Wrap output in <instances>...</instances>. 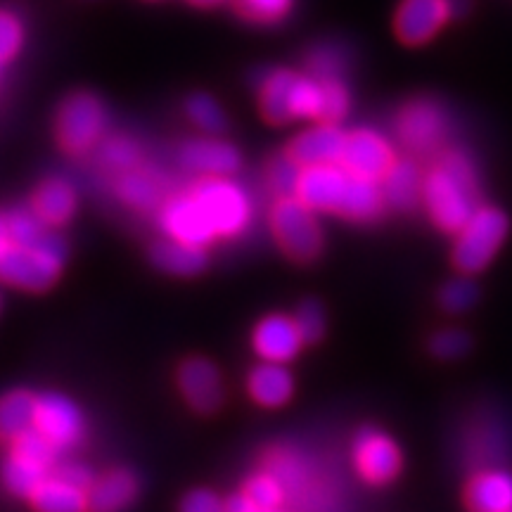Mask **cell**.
<instances>
[{
	"label": "cell",
	"mask_w": 512,
	"mask_h": 512,
	"mask_svg": "<svg viewBox=\"0 0 512 512\" xmlns=\"http://www.w3.org/2000/svg\"><path fill=\"white\" fill-rule=\"evenodd\" d=\"M422 204L446 233H458L479 209V183L470 157L460 150L444 152L422 185Z\"/></svg>",
	"instance_id": "6da1fadb"
},
{
	"label": "cell",
	"mask_w": 512,
	"mask_h": 512,
	"mask_svg": "<svg viewBox=\"0 0 512 512\" xmlns=\"http://www.w3.org/2000/svg\"><path fill=\"white\" fill-rule=\"evenodd\" d=\"M67 245L60 235L48 230L34 245L8 242L0 249V280L19 290L43 292L60 278Z\"/></svg>",
	"instance_id": "7a4b0ae2"
},
{
	"label": "cell",
	"mask_w": 512,
	"mask_h": 512,
	"mask_svg": "<svg viewBox=\"0 0 512 512\" xmlns=\"http://www.w3.org/2000/svg\"><path fill=\"white\" fill-rule=\"evenodd\" d=\"M259 107L266 121L280 126L294 119H318L323 110V88L309 74L273 69L261 79Z\"/></svg>",
	"instance_id": "3957f363"
},
{
	"label": "cell",
	"mask_w": 512,
	"mask_h": 512,
	"mask_svg": "<svg viewBox=\"0 0 512 512\" xmlns=\"http://www.w3.org/2000/svg\"><path fill=\"white\" fill-rule=\"evenodd\" d=\"M192 197L200 202L219 238H238L252 223V200L228 176H204L192 183Z\"/></svg>",
	"instance_id": "277c9868"
},
{
	"label": "cell",
	"mask_w": 512,
	"mask_h": 512,
	"mask_svg": "<svg viewBox=\"0 0 512 512\" xmlns=\"http://www.w3.org/2000/svg\"><path fill=\"white\" fill-rule=\"evenodd\" d=\"M508 216L496 207H479L470 221L458 230L453 247V264L463 275L484 271L494 261L498 249L508 238Z\"/></svg>",
	"instance_id": "5b68a950"
},
{
	"label": "cell",
	"mask_w": 512,
	"mask_h": 512,
	"mask_svg": "<svg viewBox=\"0 0 512 512\" xmlns=\"http://www.w3.org/2000/svg\"><path fill=\"white\" fill-rule=\"evenodd\" d=\"M110 114L102 100L93 93H72L62 100L55 117V133L62 150L69 155H83L105 138Z\"/></svg>",
	"instance_id": "8992f818"
},
{
	"label": "cell",
	"mask_w": 512,
	"mask_h": 512,
	"mask_svg": "<svg viewBox=\"0 0 512 512\" xmlns=\"http://www.w3.org/2000/svg\"><path fill=\"white\" fill-rule=\"evenodd\" d=\"M271 230L280 249L299 264H309L323 249V230L316 211L297 195L278 197L271 209Z\"/></svg>",
	"instance_id": "52a82bcc"
},
{
	"label": "cell",
	"mask_w": 512,
	"mask_h": 512,
	"mask_svg": "<svg viewBox=\"0 0 512 512\" xmlns=\"http://www.w3.org/2000/svg\"><path fill=\"white\" fill-rule=\"evenodd\" d=\"M448 119L434 100H413L396 117V133L411 152H432L444 143Z\"/></svg>",
	"instance_id": "ba28073f"
},
{
	"label": "cell",
	"mask_w": 512,
	"mask_h": 512,
	"mask_svg": "<svg viewBox=\"0 0 512 512\" xmlns=\"http://www.w3.org/2000/svg\"><path fill=\"white\" fill-rule=\"evenodd\" d=\"M159 223L166 238L188 242V245L209 247L219 235H216L214 226H211L209 216L204 214L200 202L192 197V192H178L171 195L169 200L159 209Z\"/></svg>",
	"instance_id": "9c48e42d"
},
{
	"label": "cell",
	"mask_w": 512,
	"mask_h": 512,
	"mask_svg": "<svg viewBox=\"0 0 512 512\" xmlns=\"http://www.w3.org/2000/svg\"><path fill=\"white\" fill-rule=\"evenodd\" d=\"M351 185V174L342 164H323L302 169L294 195L313 211L339 214Z\"/></svg>",
	"instance_id": "30bf717a"
},
{
	"label": "cell",
	"mask_w": 512,
	"mask_h": 512,
	"mask_svg": "<svg viewBox=\"0 0 512 512\" xmlns=\"http://www.w3.org/2000/svg\"><path fill=\"white\" fill-rule=\"evenodd\" d=\"M354 465L368 484H389L401 470V451L387 434L366 427L354 441Z\"/></svg>",
	"instance_id": "8fae6325"
},
{
	"label": "cell",
	"mask_w": 512,
	"mask_h": 512,
	"mask_svg": "<svg viewBox=\"0 0 512 512\" xmlns=\"http://www.w3.org/2000/svg\"><path fill=\"white\" fill-rule=\"evenodd\" d=\"M394 162L392 145L380 133L370 131V128H358V131L347 133L342 166L349 174L370 178V181H382Z\"/></svg>",
	"instance_id": "7c38bea8"
},
{
	"label": "cell",
	"mask_w": 512,
	"mask_h": 512,
	"mask_svg": "<svg viewBox=\"0 0 512 512\" xmlns=\"http://www.w3.org/2000/svg\"><path fill=\"white\" fill-rule=\"evenodd\" d=\"M34 427L48 441L64 451L72 448L83 439V415L67 396L60 394H43L36 403V422Z\"/></svg>",
	"instance_id": "4fadbf2b"
},
{
	"label": "cell",
	"mask_w": 512,
	"mask_h": 512,
	"mask_svg": "<svg viewBox=\"0 0 512 512\" xmlns=\"http://www.w3.org/2000/svg\"><path fill=\"white\" fill-rule=\"evenodd\" d=\"M451 17L448 0H401L394 31L406 46H422L437 36Z\"/></svg>",
	"instance_id": "5bb4252c"
},
{
	"label": "cell",
	"mask_w": 512,
	"mask_h": 512,
	"mask_svg": "<svg viewBox=\"0 0 512 512\" xmlns=\"http://www.w3.org/2000/svg\"><path fill=\"white\" fill-rule=\"evenodd\" d=\"M178 387L185 401L195 408L197 413L211 415L223 406L226 389H223V377L219 368L207 358H188L178 368Z\"/></svg>",
	"instance_id": "9a60e30c"
},
{
	"label": "cell",
	"mask_w": 512,
	"mask_h": 512,
	"mask_svg": "<svg viewBox=\"0 0 512 512\" xmlns=\"http://www.w3.org/2000/svg\"><path fill=\"white\" fill-rule=\"evenodd\" d=\"M252 344L256 356H259L261 361L287 363L299 354L304 337L297 328V320L273 313V316H266L259 325H256Z\"/></svg>",
	"instance_id": "2e32d148"
},
{
	"label": "cell",
	"mask_w": 512,
	"mask_h": 512,
	"mask_svg": "<svg viewBox=\"0 0 512 512\" xmlns=\"http://www.w3.org/2000/svg\"><path fill=\"white\" fill-rule=\"evenodd\" d=\"M178 159L188 171L202 176H230L240 169L238 147L216 138H195L181 145Z\"/></svg>",
	"instance_id": "e0dca14e"
},
{
	"label": "cell",
	"mask_w": 512,
	"mask_h": 512,
	"mask_svg": "<svg viewBox=\"0 0 512 512\" xmlns=\"http://www.w3.org/2000/svg\"><path fill=\"white\" fill-rule=\"evenodd\" d=\"M344 145H347V133L339 131L337 124H320L302 133L299 138H294L287 155L302 169L323 164H342Z\"/></svg>",
	"instance_id": "ac0fdd59"
},
{
	"label": "cell",
	"mask_w": 512,
	"mask_h": 512,
	"mask_svg": "<svg viewBox=\"0 0 512 512\" xmlns=\"http://www.w3.org/2000/svg\"><path fill=\"white\" fill-rule=\"evenodd\" d=\"M465 503L472 512L512 510V475L503 470H479L465 489Z\"/></svg>",
	"instance_id": "d6986e66"
},
{
	"label": "cell",
	"mask_w": 512,
	"mask_h": 512,
	"mask_svg": "<svg viewBox=\"0 0 512 512\" xmlns=\"http://www.w3.org/2000/svg\"><path fill=\"white\" fill-rule=\"evenodd\" d=\"M138 496V479L128 470H112L88 491V512H124Z\"/></svg>",
	"instance_id": "ffe728a7"
},
{
	"label": "cell",
	"mask_w": 512,
	"mask_h": 512,
	"mask_svg": "<svg viewBox=\"0 0 512 512\" xmlns=\"http://www.w3.org/2000/svg\"><path fill=\"white\" fill-rule=\"evenodd\" d=\"M152 264H155L159 271L178 275V278H192V275H200L209 264L207 247L200 245H188V242L178 240H164L157 242L152 247Z\"/></svg>",
	"instance_id": "44dd1931"
},
{
	"label": "cell",
	"mask_w": 512,
	"mask_h": 512,
	"mask_svg": "<svg viewBox=\"0 0 512 512\" xmlns=\"http://www.w3.org/2000/svg\"><path fill=\"white\" fill-rule=\"evenodd\" d=\"M31 209L36 211L41 219L50 228H60L74 216L76 209V192L72 183L64 178H48L46 183L38 185L31 200Z\"/></svg>",
	"instance_id": "7402d4cb"
},
{
	"label": "cell",
	"mask_w": 512,
	"mask_h": 512,
	"mask_svg": "<svg viewBox=\"0 0 512 512\" xmlns=\"http://www.w3.org/2000/svg\"><path fill=\"white\" fill-rule=\"evenodd\" d=\"M247 387L252 399L259 403V406L266 408L285 406L294 392L292 375L290 370L285 368V363L271 361H264L261 366H256L252 373H249Z\"/></svg>",
	"instance_id": "603a6c76"
},
{
	"label": "cell",
	"mask_w": 512,
	"mask_h": 512,
	"mask_svg": "<svg viewBox=\"0 0 512 512\" xmlns=\"http://www.w3.org/2000/svg\"><path fill=\"white\" fill-rule=\"evenodd\" d=\"M382 192L384 200L392 204L394 209L411 211L422 202V185H425V176L420 174L418 164L411 159H396L387 176L382 178Z\"/></svg>",
	"instance_id": "cb8c5ba5"
},
{
	"label": "cell",
	"mask_w": 512,
	"mask_h": 512,
	"mask_svg": "<svg viewBox=\"0 0 512 512\" xmlns=\"http://www.w3.org/2000/svg\"><path fill=\"white\" fill-rule=\"evenodd\" d=\"M29 501L36 512H88V491L62 482L55 475L43 479L31 491Z\"/></svg>",
	"instance_id": "d4e9b609"
},
{
	"label": "cell",
	"mask_w": 512,
	"mask_h": 512,
	"mask_svg": "<svg viewBox=\"0 0 512 512\" xmlns=\"http://www.w3.org/2000/svg\"><path fill=\"white\" fill-rule=\"evenodd\" d=\"M119 200L136 211H152L164 204V185L157 174L147 169H133L117 176Z\"/></svg>",
	"instance_id": "484cf974"
},
{
	"label": "cell",
	"mask_w": 512,
	"mask_h": 512,
	"mask_svg": "<svg viewBox=\"0 0 512 512\" xmlns=\"http://www.w3.org/2000/svg\"><path fill=\"white\" fill-rule=\"evenodd\" d=\"M384 192L380 181H370V178H361L351 174V185L347 197H344L339 216L356 223H370L380 219L384 211Z\"/></svg>",
	"instance_id": "4316f807"
},
{
	"label": "cell",
	"mask_w": 512,
	"mask_h": 512,
	"mask_svg": "<svg viewBox=\"0 0 512 512\" xmlns=\"http://www.w3.org/2000/svg\"><path fill=\"white\" fill-rule=\"evenodd\" d=\"M38 396L27 389H15L0 399V439L15 441L34 430Z\"/></svg>",
	"instance_id": "83f0119b"
},
{
	"label": "cell",
	"mask_w": 512,
	"mask_h": 512,
	"mask_svg": "<svg viewBox=\"0 0 512 512\" xmlns=\"http://www.w3.org/2000/svg\"><path fill=\"white\" fill-rule=\"evenodd\" d=\"M50 472H53L50 467L36 463V460L22 456V453L10 451L8 463L3 467V484L8 486L10 494L29 498L31 491H34L43 479L50 477Z\"/></svg>",
	"instance_id": "f1b7e54d"
},
{
	"label": "cell",
	"mask_w": 512,
	"mask_h": 512,
	"mask_svg": "<svg viewBox=\"0 0 512 512\" xmlns=\"http://www.w3.org/2000/svg\"><path fill=\"white\" fill-rule=\"evenodd\" d=\"M98 162L102 169L112 171V174H126V171L138 169L143 162V152L140 145L128 136H107L98 145Z\"/></svg>",
	"instance_id": "f546056e"
},
{
	"label": "cell",
	"mask_w": 512,
	"mask_h": 512,
	"mask_svg": "<svg viewBox=\"0 0 512 512\" xmlns=\"http://www.w3.org/2000/svg\"><path fill=\"white\" fill-rule=\"evenodd\" d=\"M470 444L472 453H475V456H470L472 463L482 467V470H489V467H494V463L505 458V451H508V432L496 420H489L477 427Z\"/></svg>",
	"instance_id": "4dcf8cb0"
},
{
	"label": "cell",
	"mask_w": 512,
	"mask_h": 512,
	"mask_svg": "<svg viewBox=\"0 0 512 512\" xmlns=\"http://www.w3.org/2000/svg\"><path fill=\"white\" fill-rule=\"evenodd\" d=\"M347 69V53L335 43H320L306 55V74L313 79H342Z\"/></svg>",
	"instance_id": "1f68e13d"
},
{
	"label": "cell",
	"mask_w": 512,
	"mask_h": 512,
	"mask_svg": "<svg viewBox=\"0 0 512 512\" xmlns=\"http://www.w3.org/2000/svg\"><path fill=\"white\" fill-rule=\"evenodd\" d=\"M294 0H233V8L245 22L278 24L290 15Z\"/></svg>",
	"instance_id": "d6a6232c"
},
{
	"label": "cell",
	"mask_w": 512,
	"mask_h": 512,
	"mask_svg": "<svg viewBox=\"0 0 512 512\" xmlns=\"http://www.w3.org/2000/svg\"><path fill=\"white\" fill-rule=\"evenodd\" d=\"M242 494H245L249 501H252L256 508H261V510H278L287 498L280 479L268 470L259 472V475H254L252 479H249Z\"/></svg>",
	"instance_id": "836d02e7"
},
{
	"label": "cell",
	"mask_w": 512,
	"mask_h": 512,
	"mask_svg": "<svg viewBox=\"0 0 512 512\" xmlns=\"http://www.w3.org/2000/svg\"><path fill=\"white\" fill-rule=\"evenodd\" d=\"M5 223H8V235L10 242H17V245H34L48 233L46 223L38 219L34 209H15L5 216Z\"/></svg>",
	"instance_id": "e575fe53"
},
{
	"label": "cell",
	"mask_w": 512,
	"mask_h": 512,
	"mask_svg": "<svg viewBox=\"0 0 512 512\" xmlns=\"http://www.w3.org/2000/svg\"><path fill=\"white\" fill-rule=\"evenodd\" d=\"M323 110H320V124H337L349 114L351 98L342 79H323Z\"/></svg>",
	"instance_id": "d590c367"
},
{
	"label": "cell",
	"mask_w": 512,
	"mask_h": 512,
	"mask_svg": "<svg viewBox=\"0 0 512 512\" xmlns=\"http://www.w3.org/2000/svg\"><path fill=\"white\" fill-rule=\"evenodd\" d=\"M188 114L197 128L207 133H221L226 128V117L221 107L209 95H192L188 100Z\"/></svg>",
	"instance_id": "8d00e7d4"
},
{
	"label": "cell",
	"mask_w": 512,
	"mask_h": 512,
	"mask_svg": "<svg viewBox=\"0 0 512 512\" xmlns=\"http://www.w3.org/2000/svg\"><path fill=\"white\" fill-rule=\"evenodd\" d=\"M299 176H302V166L294 162L290 155L273 159L271 166H268V185H271L273 192H278L280 197L294 195Z\"/></svg>",
	"instance_id": "74e56055"
},
{
	"label": "cell",
	"mask_w": 512,
	"mask_h": 512,
	"mask_svg": "<svg viewBox=\"0 0 512 512\" xmlns=\"http://www.w3.org/2000/svg\"><path fill=\"white\" fill-rule=\"evenodd\" d=\"M477 297H479L477 287L472 285L467 278L451 280V283H446L439 292L441 309L448 313H463L467 309H472L477 302Z\"/></svg>",
	"instance_id": "f35d334b"
},
{
	"label": "cell",
	"mask_w": 512,
	"mask_h": 512,
	"mask_svg": "<svg viewBox=\"0 0 512 512\" xmlns=\"http://www.w3.org/2000/svg\"><path fill=\"white\" fill-rule=\"evenodd\" d=\"M24 29L15 12L0 8V64L10 62L22 50Z\"/></svg>",
	"instance_id": "ab89813d"
},
{
	"label": "cell",
	"mask_w": 512,
	"mask_h": 512,
	"mask_svg": "<svg viewBox=\"0 0 512 512\" xmlns=\"http://www.w3.org/2000/svg\"><path fill=\"white\" fill-rule=\"evenodd\" d=\"M472 339L463 330H441L432 337L430 351L437 358H444V361H453V358L465 356L470 351Z\"/></svg>",
	"instance_id": "60d3db41"
},
{
	"label": "cell",
	"mask_w": 512,
	"mask_h": 512,
	"mask_svg": "<svg viewBox=\"0 0 512 512\" xmlns=\"http://www.w3.org/2000/svg\"><path fill=\"white\" fill-rule=\"evenodd\" d=\"M294 320H297V328L302 332L304 342H318L325 332V313L320 309L318 302H306L299 306V311L294 313Z\"/></svg>",
	"instance_id": "b9f144b4"
},
{
	"label": "cell",
	"mask_w": 512,
	"mask_h": 512,
	"mask_svg": "<svg viewBox=\"0 0 512 512\" xmlns=\"http://www.w3.org/2000/svg\"><path fill=\"white\" fill-rule=\"evenodd\" d=\"M181 512H228V503H223L214 491H192L183 498Z\"/></svg>",
	"instance_id": "7bdbcfd3"
},
{
	"label": "cell",
	"mask_w": 512,
	"mask_h": 512,
	"mask_svg": "<svg viewBox=\"0 0 512 512\" xmlns=\"http://www.w3.org/2000/svg\"><path fill=\"white\" fill-rule=\"evenodd\" d=\"M50 475H55L57 479H62V482H67L72 486H79V489H83V491H91V486L95 482L93 472L79 463L55 465V470L50 472Z\"/></svg>",
	"instance_id": "ee69618b"
},
{
	"label": "cell",
	"mask_w": 512,
	"mask_h": 512,
	"mask_svg": "<svg viewBox=\"0 0 512 512\" xmlns=\"http://www.w3.org/2000/svg\"><path fill=\"white\" fill-rule=\"evenodd\" d=\"M448 5H451V15L453 17L465 15V12L470 10V0H448Z\"/></svg>",
	"instance_id": "f6af8a7d"
},
{
	"label": "cell",
	"mask_w": 512,
	"mask_h": 512,
	"mask_svg": "<svg viewBox=\"0 0 512 512\" xmlns=\"http://www.w3.org/2000/svg\"><path fill=\"white\" fill-rule=\"evenodd\" d=\"M10 242V235H8V223H5V216H0V249Z\"/></svg>",
	"instance_id": "bcb514c9"
},
{
	"label": "cell",
	"mask_w": 512,
	"mask_h": 512,
	"mask_svg": "<svg viewBox=\"0 0 512 512\" xmlns=\"http://www.w3.org/2000/svg\"><path fill=\"white\" fill-rule=\"evenodd\" d=\"M192 5H202V8H209V5H219L221 0H190Z\"/></svg>",
	"instance_id": "7dc6e473"
},
{
	"label": "cell",
	"mask_w": 512,
	"mask_h": 512,
	"mask_svg": "<svg viewBox=\"0 0 512 512\" xmlns=\"http://www.w3.org/2000/svg\"><path fill=\"white\" fill-rule=\"evenodd\" d=\"M505 512H512V510H505Z\"/></svg>",
	"instance_id": "c3c4849f"
}]
</instances>
